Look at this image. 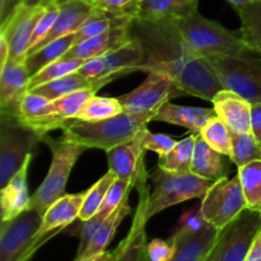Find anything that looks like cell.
<instances>
[{
    "instance_id": "cell-1",
    "label": "cell",
    "mask_w": 261,
    "mask_h": 261,
    "mask_svg": "<svg viewBox=\"0 0 261 261\" xmlns=\"http://www.w3.org/2000/svg\"><path fill=\"white\" fill-rule=\"evenodd\" d=\"M132 38L145 53L143 71H157L172 79L185 94L213 101L223 86L204 59L189 48L176 20L134 18L129 25Z\"/></svg>"
},
{
    "instance_id": "cell-2",
    "label": "cell",
    "mask_w": 261,
    "mask_h": 261,
    "mask_svg": "<svg viewBox=\"0 0 261 261\" xmlns=\"http://www.w3.org/2000/svg\"><path fill=\"white\" fill-rule=\"evenodd\" d=\"M153 119V114H130L124 111L99 121L70 119L61 130L64 132V139L78 143L87 149L97 148L107 152L133 139Z\"/></svg>"
},
{
    "instance_id": "cell-3",
    "label": "cell",
    "mask_w": 261,
    "mask_h": 261,
    "mask_svg": "<svg viewBox=\"0 0 261 261\" xmlns=\"http://www.w3.org/2000/svg\"><path fill=\"white\" fill-rule=\"evenodd\" d=\"M153 189L148 193L147 185L139 188L144 217L149 221L153 216L170 206L190 199H203L213 181L189 173H171L158 168L152 176Z\"/></svg>"
},
{
    "instance_id": "cell-4",
    "label": "cell",
    "mask_w": 261,
    "mask_h": 261,
    "mask_svg": "<svg viewBox=\"0 0 261 261\" xmlns=\"http://www.w3.org/2000/svg\"><path fill=\"white\" fill-rule=\"evenodd\" d=\"M176 24L189 48L200 59L237 55L246 47L241 31L227 30L198 12L177 19Z\"/></svg>"
},
{
    "instance_id": "cell-5",
    "label": "cell",
    "mask_w": 261,
    "mask_h": 261,
    "mask_svg": "<svg viewBox=\"0 0 261 261\" xmlns=\"http://www.w3.org/2000/svg\"><path fill=\"white\" fill-rule=\"evenodd\" d=\"M224 89L250 103H261V51L246 47L237 55L204 59Z\"/></svg>"
},
{
    "instance_id": "cell-6",
    "label": "cell",
    "mask_w": 261,
    "mask_h": 261,
    "mask_svg": "<svg viewBox=\"0 0 261 261\" xmlns=\"http://www.w3.org/2000/svg\"><path fill=\"white\" fill-rule=\"evenodd\" d=\"M42 142L51 149L53 161L47 176L31 196V208L36 209L43 216L56 200L65 195L66 184L71 170L87 148L64 138L60 140L51 139L48 134L42 138Z\"/></svg>"
},
{
    "instance_id": "cell-7",
    "label": "cell",
    "mask_w": 261,
    "mask_h": 261,
    "mask_svg": "<svg viewBox=\"0 0 261 261\" xmlns=\"http://www.w3.org/2000/svg\"><path fill=\"white\" fill-rule=\"evenodd\" d=\"M42 137L25 125L19 116L0 114V189L20 170L33 154Z\"/></svg>"
},
{
    "instance_id": "cell-8",
    "label": "cell",
    "mask_w": 261,
    "mask_h": 261,
    "mask_svg": "<svg viewBox=\"0 0 261 261\" xmlns=\"http://www.w3.org/2000/svg\"><path fill=\"white\" fill-rule=\"evenodd\" d=\"M43 216L28 209L15 218L2 221L0 261H30L38 247L53 236L37 237Z\"/></svg>"
},
{
    "instance_id": "cell-9",
    "label": "cell",
    "mask_w": 261,
    "mask_h": 261,
    "mask_svg": "<svg viewBox=\"0 0 261 261\" xmlns=\"http://www.w3.org/2000/svg\"><path fill=\"white\" fill-rule=\"evenodd\" d=\"M261 231V213L246 208L219 231L205 261H246L250 249Z\"/></svg>"
},
{
    "instance_id": "cell-10",
    "label": "cell",
    "mask_w": 261,
    "mask_h": 261,
    "mask_svg": "<svg viewBox=\"0 0 261 261\" xmlns=\"http://www.w3.org/2000/svg\"><path fill=\"white\" fill-rule=\"evenodd\" d=\"M204 219L218 229L236 219L247 208L239 175L213 182L200 201Z\"/></svg>"
},
{
    "instance_id": "cell-11",
    "label": "cell",
    "mask_w": 261,
    "mask_h": 261,
    "mask_svg": "<svg viewBox=\"0 0 261 261\" xmlns=\"http://www.w3.org/2000/svg\"><path fill=\"white\" fill-rule=\"evenodd\" d=\"M145 61L144 48L132 38V41L115 50L84 61L78 71L91 79L110 78L114 81L133 71H143Z\"/></svg>"
},
{
    "instance_id": "cell-12",
    "label": "cell",
    "mask_w": 261,
    "mask_h": 261,
    "mask_svg": "<svg viewBox=\"0 0 261 261\" xmlns=\"http://www.w3.org/2000/svg\"><path fill=\"white\" fill-rule=\"evenodd\" d=\"M180 87L165 74L149 71L147 79L138 88L117 97L124 111L130 114H153L171 98L182 96Z\"/></svg>"
},
{
    "instance_id": "cell-13",
    "label": "cell",
    "mask_w": 261,
    "mask_h": 261,
    "mask_svg": "<svg viewBox=\"0 0 261 261\" xmlns=\"http://www.w3.org/2000/svg\"><path fill=\"white\" fill-rule=\"evenodd\" d=\"M145 129L147 127L140 130L133 139L106 152L109 170L112 171L117 178L130 181L134 188L138 189L147 185V172L144 167L147 149L143 144Z\"/></svg>"
},
{
    "instance_id": "cell-14",
    "label": "cell",
    "mask_w": 261,
    "mask_h": 261,
    "mask_svg": "<svg viewBox=\"0 0 261 261\" xmlns=\"http://www.w3.org/2000/svg\"><path fill=\"white\" fill-rule=\"evenodd\" d=\"M43 10L45 7L22 4L3 24H0V35L7 38L9 45V60L25 63L36 23L42 15Z\"/></svg>"
},
{
    "instance_id": "cell-15",
    "label": "cell",
    "mask_w": 261,
    "mask_h": 261,
    "mask_svg": "<svg viewBox=\"0 0 261 261\" xmlns=\"http://www.w3.org/2000/svg\"><path fill=\"white\" fill-rule=\"evenodd\" d=\"M30 79L25 63L8 60L0 69V114L19 115L20 105L30 92Z\"/></svg>"
},
{
    "instance_id": "cell-16",
    "label": "cell",
    "mask_w": 261,
    "mask_h": 261,
    "mask_svg": "<svg viewBox=\"0 0 261 261\" xmlns=\"http://www.w3.org/2000/svg\"><path fill=\"white\" fill-rule=\"evenodd\" d=\"M219 231L217 227L206 223L199 231L173 233L168 239L173 245V255L170 261H205Z\"/></svg>"
},
{
    "instance_id": "cell-17",
    "label": "cell",
    "mask_w": 261,
    "mask_h": 261,
    "mask_svg": "<svg viewBox=\"0 0 261 261\" xmlns=\"http://www.w3.org/2000/svg\"><path fill=\"white\" fill-rule=\"evenodd\" d=\"M213 109L231 133H251V103L240 94L222 89L214 96Z\"/></svg>"
},
{
    "instance_id": "cell-18",
    "label": "cell",
    "mask_w": 261,
    "mask_h": 261,
    "mask_svg": "<svg viewBox=\"0 0 261 261\" xmlns=\"http://www.w3.org/2000/svg\"><path fill=\"white\" fill-rule=\"evenodd\" d=\"M86 196L87 191H82L78 194H65L56 200L43 214L37 237L54 236L73 224L79 218Z\"/></svg>"
},
{
    "instance_id": "cell-19",
    "label": "cell",
    "mask_w": 261,
    "mask_h": 261,
    "mask_svg": "<svg viewBox=\"0 0 261 261\" xmlns=\"http://www.w3.org/2000/svg\"><path fill=\"white\" fill-rule=\"evenodd\" d=\"M94 10L96 9L89 0H69V2L59 4L58 18H56L50 33L33 51L40 50L41 47L53 42L54 40L75 33L82 27V24L93 14Z\"/></svg>"
},
{
    "instance_id": "cell-20",
    "label": "cell",
    "mask_w": 261,
    "mask_h": 261,
    "mask_svg": "<svg viewBox=\"0 0 261 261\" xmlns=\"http://www.w3.org/2000/svg\"><path fill=\"white\" fill-rule=\"evenodd\" d=\"M130 25V24H129ZM129 25H120V27L110 28L94 37L88 38L81 43L74 45L63 58L66 59H81V60H91L98 58L109 51L115 50L120 46L125 45L132 41L129 32Z\"/></svg>"
},
{
    "instance_id": "cell-21",
    "label": "cell",
    "mask_w": 261,
    "mask_h": 261,
    "mask_svg": "<svg viewBox=\"0 0 261 261\" xmlns=\"http://www.w3.org/2000/svg\"><path fill=\"white\" fill-rule=\"evenodd\" d=\"M32 157L33 154L28 155L20 170L10 178V181L4 188H2V196H0L2 221H9L22 214L23 212L31 209L27 175Z\"/></svg>"
},
{
    "instance_id": "cell-22",
    "label": "cell",
    "mask_w": 261,
    "mask_h": 261,
    "mask_svg": "<svg viewBox=\"0 0 261 261\" xmlns=\"http://www.w3.org/2000/svg\"><path fill=\"white\" fill-rule=\"evenodd\" d=\"M217 116L214 109H204V107H190L173 105L166 102L154 115L153 121H163L172 125L184 126L191 133H200L206 122L212 117Z\"/></svg>"
},
{
    "instance_id": "cell-23",
    "label": "cell",
    "mask_w": 261,
    "mask_h": 261,
    "mask_svg": "<svg viewBox=\"0 0 261 261\" xmlns=\"http://www.w3.org/2000/svg\"><path fill=\"white\" fill-rule=\"evenodd\" d=\"M147 222L144 217L143 201L140 199L129 233L114 250L115 261H150L147 251L148 242L145 234Z\"/></svg>"
},
{
    "instance_id": "cell-24",
    "label": "cell",
    "mask_w": 261,
    "mask_h": 261,
    "mask_svg": "<svg viewBox=\"0 0 261 261\" xmlns=\"http://www.w3.org/2000/svg\"><path fill=\"white\" fill-rule=\"evenodd\" d=\"M226 157L227 155L212 148L199 133L191 162V172L199 177L216 182L227 177L228 166Z\"/></svg>"
},
{
    "instance_id": "cell-25",
    "label": "cell",
    "mask_w": 261,
    "mask_h": 261,
    "mask_svg": "<svg viewBox=\"0 0 261 261\" xmlns=\"http://www.w3.org/2000/svg\"><path fill=\"white\" fill-rule=\"evenodd\" d=\"M110 82H112V79H91L88 78V76L81 74L79 71H74V73L63 76V78L60 79H56V81L41 84V86L33 88L31 92L41 94V96H43L45 98H47L48 101H54V99L60 98V97L66 96V94L73 93V92L81 91V89H99L103 86H106L107 83H110Z\"/></svg>"
},
{
    "instance_id": "cell-26",
    "label": "cell",
    "mask_w": 261,
    "mask_h": 261,
    "mask_svg": "<svg viewBox=\"0 0 261 261\" xmlns=\"http://www.w3.org/2000/svg\"><path fill=\"white\" fill-rule=\"evenodd\" d=\"M199 0H140L139 18L177 20L198 12Z\"/></svg>"
},
{
    "instance_id": "cell-27",
    "label": "cell",
    "mask_w": 261,
    "mask_h": 261,
    "mask_svg": "<svg viewBox=\"0 0 261 261\" xmlns=\"http://www.w3.org/2000/svg\"><path fill=\"white\" fill-rule=\"evenodd\" d=\"M127 199L129 196L125 198V200L122 201L121 205L106 219V221L102 223V226L99 227L98 231L96 232V234L93 236L92 241L89 242L88 247H87L86 251L83 252V255L79 257H75L73 261H84L88 260L91 257L96 256V255L102 254V252L106 251L107 246L110 245V242L114 239L115 233H116L117 228L121 224V222L126 218L130 214L132 209H130L129 203H127Z\"/></svg>"
},
{
    "instance_id": "cell-28",
    "label": "cell",
    "mask_w": 261,
    "mask_h": 261,
    "mask_svg": "<svg viewBox=\"0 0 261 261\" xmlns=\"http://www.w3.org/2000/svg\"><path fill=\"white\" fill-rule=\"evenodd\" d=\"M199 134V133H198ZM196 133H191L185 139L177 142V144L165 155L158 157V168L171 173H189L191 172L194 149H195Z\"/></svg>"
},
{
    "instance_id": "cell-29",
    "label": "cell",
    "mask_w": 261,
    "mask_h": 261,
    "mask_svg": "<svg viewBox=\"0 0 261 261\" xmlns=\"http://www.w3.org/2000/svg\"><path fill=\"white\" fill-rule=\"evenodd\" d=\"M74 38H75V33H71V35L54 40L53 42L47 43L40 50L31 53L25 59V66H27L31 76L35 75L36 73H38L41 69H43L48 64L63 58L74 46Z\"/></svg>"
},
{
    "instance_id": "cell-30",
    "label": "cell",
    "mask_w": 261,
    "mask_h": 261,
    "mask_svg": "<svg viewBox=\"0 0 261 261\" xmlns=\"http://www.w3.org/2000/svg\"><path fill=\"white\" fill-rule=\"evenodd\" d=\"M241 19V36L249 47L261 51V0L234 8Z\"/></svg>"
},
{
    "instance_id": "cell-31",
    "label": "cell",
    "mask_w": 261,
    "mask_h": 261,
    "mask_svg": "<svg viewBox=\"0 0 261 261\" xmlns=\"http://www.w3.org/2000/svg\"><path fill=\"white\" fill-rule=\"evenodd\" d=\"M134 18L127 17H117V15L109 14L102 10H94L93 14L82 24L75 32V38H74V45L81 43L88 38L94 37L105 31L114 27H120V25H129Z\"/></svg>"
},
{
    "instance_id": "cell-32",
    "label": "cell",
    "mask_w": 261,
    "mask_h": 261,
    "mask_svg": "<svg viewBox=\"0 0 261 261\" xmlns=\"http://www.w3.org/2000/svg\"><path fill=\"white\" fill-rule=\"evenodd\" d=\"M247 208L261 213V160L237 168Z\"/></svg>"
},
{
    "instance_id": "cell-33",
    "label": "cell",
    "mask_w": 261,
    "mask_h": 261,
    "mask_svg": "<svg viewBox=\"0 0 261 261\" xmlns=\"http://www.w3.org/2000/svg\"><path fill=\"white\" fill-rule=\"evenodd\" d=\"M121 112H124V109L119 98L98 97L94 94L82 106L74 119L82 120V121H99V120L116 116Z\"/></svg>"
},
{
    "instance_id": "cell-34",
    "label": "cell",
    "mask_w": 261,
    "mask_h": 261,
    "mask_svg": "<svg viewBox=\"0 0 261 261\" xmlns=\"http://www.w3.org/2000/svg\"><path fill=\"white\" fill-rule=\"evenodd\" d=\"M261 160V145L252 133H232V153L229 161L237 168Z\"/></svg>"
},
{
    "instance_id": "cell-35",
    "label": "cell",
    "mask_w": 261,
    "mask_h": 261,
    "mask_svg": "<svg viewBox=\"0 0 261 261\" xmlns=\"http://www.w3.org/2000/svg\"><path fill=\"white\" fill-rule=\"evenodd\" d=\"M200 135L203 139L218 150L222 154L231 157L232 153V133L229 127L224 124L223 120L218 116H214L205 124V126L201 129Z\"/></svg>"
},
{
    "instance_id": "cell-36",
    "label": "cell",
    "mask_w": 261,
    "mask_h": 261,
    "mask_svg": "<svg viewBox=\"0 0 261 261\" xmlns=\"http://www.w3.org/2000/svg\"><path fill=\"white\" fill-rule=\"evenodd\" d=\"M83 64L84 60H81V59L66 58H61L59 59V60L54 61V63L48 64L45 68L41 69L38 73H36L35 75L31 76L30 91H32L36 87L41 86V84L56 81V79H60L63 78V76L69 75V74L74 73V71H78V69L81 68Z\"/></svg>"
},
{
    "instance_id": "cell-37",
    "label": "cell",
    "mask_w": 261,
    "mask_h": 261,
    "mask_svg": "<svg viewBox=\"0 0 261 261\" xmlns=\"http://www.w3.org/2000/svg\"><path fill=\"white\" fill-rule=\"evenodd\" d=\"M116 178V175L109 170L106 175L102 176L89 190H87V196L84 199L81 214H79V221L86 222L98 213L106 193Z\"/></svg>"
},
{
    "instance_id": "cell-38",
    "label": "cell",
    "mask_w": 261,
    "mask_h": 261,
    "mask_svg": "<svg viewBox=\"0 0 261 261\" xmlns=\"http://www.w3.org/2000/svg\"><path fill=\"white\" fill-rule=\"evenodd\" d=\"M133 188H134V185H133L130 181L116 178V180L112 182V185L110 186L109 191L106 193V196H105L103 201H102V205L98 211L99 216L105 219L109 218V217L121 205V203L125 200V198L129 196L130 190H132Z\"/></svg>"
},
{
    "instance_id": "cell-39",
    "label": "cell",
    "mask_w": 261,
    "mask_h": 261,
    "mask_svg": "<svg viewBox=\"0 0 261 261\" xmlns=\"http://www.w3.org/2000/svg\"><path fill=\"white\" fill-rule=\"evenodd\" d=\"M94 9L117 17L137 18L139 15L140 0H89Z\"/></svg>"
},
{
    "instance_id": "cell-40",
    "label": "cell",
    "mask_w": 261,
    "mask_h": 261,
    "mask_svg": "<svg viewBox=\"0 0 261 261\" xmlns=\"http://www.w3.org/2000/svg\"><path fill=\"white\" fill-rule=\"evenodd\" d=\"M59 14V4L58 3H51L47 7H45L42 15L40 19L36 23L35 31H33L32 38H31V46H30V53H32L41 42L46 38V36L50 33L51 28H53L54 23H55L56 18Z\"/></svg>"
},
{
    "instance_id": "cell-41",
    "label": "cell",
    "mask_w": 261,
    "mask_h": 261,
    "mask_svg": "<svg viewBox=\"0 0 261 261\" xmlns=\"http://www.w3.org/2000/svg\"><path fill=\"white\" fill-rule=\"evenodd\" d=\"M48 102L50 101L43 96H41V94L30 91L25 94L24 99L20 105V111L18 116L23 122L32 121V120L37 119L43 114Z\"/></svg>"
},
{
    "instance_id": "cell-42",
    "label": "cell",
    "mask_w": 261,
    "mask_h": 261,
    "mask_svg": "<svg viewBox=\"0 0 261 261\" xmlns=\"http://www.w3.org/2000/svg\"><path fill=\"white\" fill-rule=\"evenodd\" d=\"M206 223L208 222L204 219L203 214H201V205L199 203L180 217L177 227H176L173 233H190V232L199 231Z\"/></svg>"
},
{
    "instance_id": "cell-43",
    "label": "cell",
    "mask_w": 261,
    "mask_h": 261,
    "mask_svg": "<svg viewBox=\"0 0 261 261\" xmlns=\"http://www.w3.org/2000/svg\"><path fill=\"white\" fill-rule=\"evenodd\" d=\"M143 144H144L145 149L157 153L158 157H160V155L167 154V153L177 144V140H175L172 137H170V135L153 134L149 130L145 129Z\"/></svg>"
},
{
    "instance_id": "cell-44",
    "label": "cell",
    "mask_w": 261,
    "mask_h": 261,
    "mask_svg": "<svg viewBox=\"0 0 261 261\" xmlns=\"http://www.w3.org/2000/svg\"><path fill=\"white\" fill-rule=\"evenodd\" d=\"M147 251L150 261H170L173 255V245L170 240L155 239L148 242Z\"/></svg>"
},
{
    "instance_id": "cell-45",
    "label": "cell",
    "mask_w": 261,
    "mask_h": 261,
    "mask_svg": "<svg viewBox=\"0 0 261 261\" xmlns=\"http://www.w3.org/2000/svg\"><path fill=\"white\" fill-rule=\"evenodd\" d=\"M251 133L261 145V103H251Z\"/></svg>"
},
{
    "instance_id": "cell-46",
    "label": "cell",
    "mask_w": 261,
    "mask_h": 261,
    "mask_svg": "<svg viewBox=\"0 0 261 261\" xmlns=\"http://www.w3.org/2000/svg\"><path fill=\"white\" fill-rule=\"evenodd\" d=\"M22 3L23 0H7L5 7L0 10V24H3L15 12V9L22 5Z\"/></svg>"
},
{
    "instance_id": "cell-47",
    "label": "cell",
    "mask_w": 261,
    "mask_h": 261,
    "mask_svg": "<svg viewBox=\"0 0 261 261\" xmlns=\"http://www.w3.org/2000/svg\"><path fill=\"white\" fill-rule=\"evenodd\" d=\"M246 261H261V231L255 239L251 249H250Z\"/></svg>"
},
{
    "instance_id": "cell-48",
    "label": "cell",
    "mask_w": 261,
    "mask_h": 261,
    "mask_svg": "<svg viewBox=\"0 0 261 261\" xmlns=\"http://www.w3.org/2000/svg\"><path fill=\"white\" fill-rule=\"evenodd\" d=\"M9 55H10V50H9V45H8L7 38H5L3 35H0V69L4 68L5 64L8 63V60H9Z\"/></svg>"
},
{
    "instance_id": "cell-49",
    "label": "cell",
    "mask_w": 261,
    "mask_h": 261,
    "mask_svg": "<svg viewBox=\"0 0 261 261\" xmlns=\"http://www.w3.org/2000/svg\"><path fill=\"white\" fill-rule=\"evenodd\" d=\"M84 261H115V251L109 252V251H105L102 254L96 255V256L91 257L88 260H84Z\"/></svg>"
},
{
    "instance_id": "cell-50",
    "label": "cell",
    "mask_w": 261,
    "mask_h": 261,
    "mask_svg": "<svg viewBox=\"0 0 261 261\" xmlns=\"http://www.w3.org/2000/svg\"><path fill=\"white\" fill-rule=\"evenodd\" d=\"M54 2L55 0H23L22 4L30 5V7H47Z\"/></svg>"
},
{
    "instance_id": "cell-51",
    "label": "cell",
    "mask_w": 261,
    "mask_h": 261,
    "mask_svg": "<svg viewBox=\"0 0 261 261\" xmlns=\"http://www.w3.org/2000/svg\"><path fill=\"white\" fill-rule=\"evenodd\" d=\"M226 2H228L229 4L233 5V8H236V7H240V5L249 4V3L255 2V0H226Z\"/></svg>"
},
{
    "instance_id": "cell-52",
    "label": "cell",
    "mask_w": 261,
    "mask_h": 261,
    "mask_svg": "<svg viewBox=\"0 0 261 261\" xmlns=\"http://www.w3.org/2000/svg\"><path fill=\"white\" fill-rule=\"evenodd\" d=\"M5 3H7V0H0V10L5 7Z\"/></svg>"
},
{
    "instance_id": "cell-53",
    "label": "cell",
    "mask_w": 261,
    "mask_h": 261,
    "mask_svg": "<svg viewBox=\"0 0 261 261\" xmlns=\"http://www.w3.org/2000/svg\"><path fill=\"white\" fill-rule=\"evenodd\" d=\"M65 2H69V0H55V3H58V4H61V3H65Z\"/></svg>"
}]
</instances>
